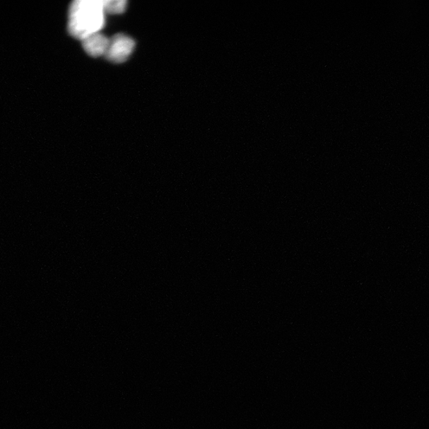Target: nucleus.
I'll return each instance as SVG.
<instances>
[{
    "label": "nucleus",
    "mask_w": 429,
    "mask_h": 429,
    "mask_svg": "<svg viewBox=\"0 0 429 429\" xmlns=\"http://www.w3.org/2000/svg\"><path fill=\"white\" fill-rule=\"evenodd\" d=\"M105 25L103 0H76L70 6L68 29L69 34L78 40L83 41L99 33Z\"/></svg>",
    "instance_id": "1"
},
{
    "label": "nucleus",
    "mask_w": 429,
    "mask_h": 429,
    "mask_svg": "<svg viewBox=\"0 0 429 429\" xmlns=\"http://www.w3.org/2000/svg\"><path fill=\"white\" fill-rule=\"evenodd\" d=\"M104 9L108 14H122L126 9V0H103Z\"/></svg>",
    "instance_id": "4"
},
{
    "label": "nucleus",
    "mask_w": 429,
    "mask_h": 429,
    "mask_svg": "<svg viewBox=\"0 0 429 429\" xmlns=\"http://www.w3.org/2000/svg\"><path fill=\"white\" fill-rule=\"evenodd\" d=\"M110 38L101 33L94 34L82 41L83 48L86 52L93 57L105 56Z\"/></svg>",
    "instance_id": "3"
},
{
    "label": "nucleus",
    "mask_w": 429,
    "mask_h": 429,
    "mask_svg": "<svg viewBox=\"0 0 429 429\" xmlns=\"http://www.w3.org/2000/svg\"><path fill=\"white\" fill-rule=\"evenodd\" d=\"M136 42L131 37L124 34H118L110 38V42L105 54L108 61L114 63L126 61L133 52Z\"/></svg>",
    "instance_id": "2"
}]
</instances>
